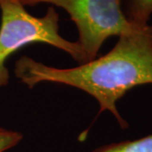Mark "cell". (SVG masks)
Segmentation results:
<instances>
[{
  "mask_svg": "<svg viewBox=\"0 0 152 152\" xmlns=\"http://www.w3.org/2000/svg\"><path fill=\"white\" fill-rule=\"evenodd\" d=\"M152 15V0H128L125 15L138 26H146Z\"/></svg>",
  "mask_w": 152,
  "mask_h": 152,
  "instance_id": "cell-5",
  "label": "cell"
},
{
  "mask_svg": "<svg viewBox=\"0 0 152 152\" xmlns=\"http://www.w3.org/2000/svg\"><path fill=\"white\" fill-rule=\"evenodd\" d=\"M23 139L20 132L0 128V152H4L17 145Z\"/></svg>",
  "mask_w": 152,
  "mask_h": 152,
  "instance_id": "cell-6",
  "label": "cell"
},
{
  "mask_svg": "<svg viewBox=\"0 0 152 152\" xmlns=\"http://www.w3.org/2000/svg\"><path fill=\"white\" fill-rule=\"evenodd\" d=\"M23 6L49 4L64 9L75 24L78 43L87 62L95 59L102 44L114 36L134 32L138 26L122 10L123 0H18ZM144 27V26H142Z\"/></svg>",
  "mask_w": 152,
  "mask_h": 152,
  "instance_id": "cell-3",
  "label": "cell"
},
{
  "mask_svg": "<svg viewBox=\"0 0 152 152\" xmlns=\"http://www.w3.org/2000/svg\"><path fill=\"white\" fill-rule=\"evenodd\" d=\"M15 75L30 88L53 82L82 90L97 101L101 112H110L125 129L129 124L117 102L134 87L152 84V26L120 36L107 54L71 69L51 67L23 56L15 63Z\"/></svg>",
  "mask_w": 152,
  "mask_h": 152,
  "instance_id": "cell-1",
  "label": "cell"
},
{
  "mask_svg": "<svg viewBox=\"0 0 152 152\" xmlns=\"http://www.w3.org/2000/svg\"><path fill=\"white\" fill-rule=\"evenodd\" d=\"M92 152H152V134L136 140L105 145L95 149Z\"/></svg>",
  "mask_w": 152,
  "mask_h": 152,
  "instance_id": "cell-4",
  "label": "cell"
},
{
  "mask_svg": "<svg viewBox=\"0 0 152 152\" xmlns=\"http://www.w3.org/2000/svg\"><path fill=\"white\" fill-rule=\"evenodd\" d=\"M0 88L8 85V58L19 49L31 43H46L69 54L80 64L86 56L77 42L66 40L59 34V15L53 6L42 17L29 14L18 0H0Z\"/></svg>",
  "mask_w": 152,
  "mask_h": 152,
  "instance_id": "cell-2",
  "label": "cell"
}]
</instances>
